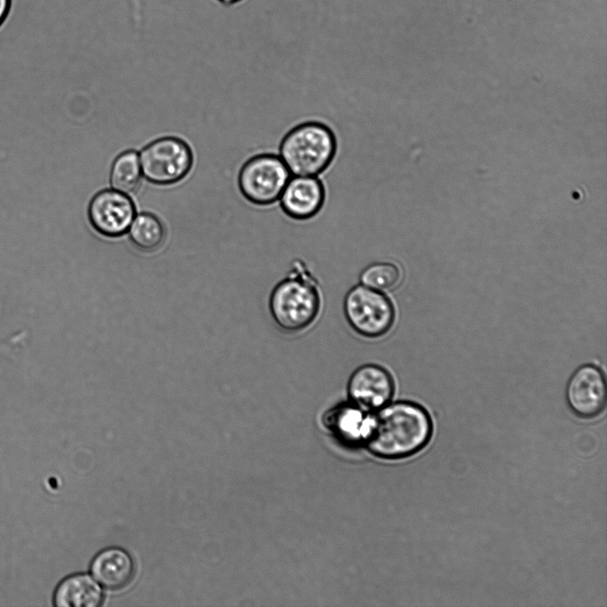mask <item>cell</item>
Wrapping results in <instances>:
<instances>
[{
	"label": "cell",
	"mask_w": 607,
	"mask_h": 607,
	"mask_svg": "<svg viewBox=\"0 0 607 607\" xmlns=\"http://www.w3.org/2000/svg\"><path fill=\"white\" fill-rule=\"evenodd\" d=\"M431 430L430 419L419 405L391 401L372 412L364 445L380 459H402L423 448L430 438Z\"/></svg>",
	"instance_id": "obj_1"
},
{
	"label": "cell",
	"mask_w": 607,
	"mask_h": 607,
	"mask_svg": "<svg viewBox=\"0 0 607 607\" xmlns=\"http://www.w3.org/2000/svg\"><path fill=\"white\" fill-rule=\"evenodd\" d=\"M268 309L276 326L288 334L300 333L316 322L322 294L317 279L302 260H295L288 275L274 286Z\"/></svg>",
	"instance_id": "obj_2"
},
{
	"label": "cell",
	"mask_w": 607,
	"mask_h": 607,
	"mask_svg": "<svg viewBox=\"0 0 607 607\" xmlns=\"http://www.w3.org/2000/svg\"><path fill=\"white\" fill-rule=\"evenodd\" d=\"M332 131L318 122L300 124L283 138L279 156L293 176H317L331 164L336 154Z\"/></svg>",
	"instance_id": "obj_3"
},
{
	"label": "cell",
	"mask_w": 607,
	"mask_h": 607,
	"mask_svg": "<svg viewBox=\"0 0 607 607\" xmlns=\"http://www.w3.org/2000/svg\"><path fill=\"white\" fill-rule=\"evenodd\" d=\"M343 313L350 328L369 339L386 336L395 321V308L387 293L361 284L346 293Z\"/></svg>",
	"instance_id": "obj_4"
},
{
	"label": "cell",
	"mask_w": 607,
	"mask_h": 607,
	"mask_svg": "<svg viewBox=\"0 0 607 607\" xmlns=\"http://www.w3.org/2000/svg\"><path fill=\"white\" fill-rule=\"evenodd\" d=\"M291 176L279 156L261 154L250 158L243 165L238 185L249 202L268 205L279 200Z\"/></svg>",
	"instance_id": "obj_5"
},
{
	"label": "cell",
	"mask_w": 607,
	"mask_h": 607,
	"mask_svg": "<svg viewBox=\"0 0 607 607\" xmlns=\"http://www.w3.org/2000/svg\"><path fill=\"white\" fill-rule=\"evenodd\" d=\"M144 177L153 184L170 185L182 180L190 171L193 155L180 139L164 137L147 145L140 155Z\"/></svg>",
	"instance_id": "obj_6"
},
{
	"label": "cell",
	"mask_w": 607,
	"mask_h": 607,
	"mask_svg": "<svg viewBox=\"0 0 607 607\" xmlns=\"http://www.w3.org/2000/svg\"><path fill=\"white\" fill-rule=\"evenodd\" d=\"M395 390L391 372L385 366L373 363L358 366L347 383L348 400L371 412L389 403Z\"/></svg>",
	"instance_id": "obj_7"
},
{
	"label": "cell",
	"mask_w": 607,
	"mask_h": 607,
	"mask_svg": "<svg viewBox=\"0 0 607 607\" xmlns=\"http://www.w3.org/2000/svg\"><path fill=\"white\" fill-rule=\"evenodd\" d=\"M135 217L132 201L124 193L105 189L97 193L88 206V219L100 235L117 237L125 234Z\"/></svg>",
	"instance_id": "obj_8"
},
{
	"label": "cell",
	"mask_w": 607,
	"mask_h": 607,
	"mask_svg": "<svg viewBox=\"0 0 607 607\" xmlns=\"http://www.w3.org/2000/svg\"><path fill=\"white\" fill-rule=\"evenodd\" d=\"M566 396L572 411L581 417L599 413L606 400V386L603 373L592 365L579 368L570 379Z\"/></svg>",
	"instance_id": "obj_9"
},
{
	"label": "cell",
	"mask_w": 607,
	"mask_h": 607,
	"mask_svg": "<svg viewBox=\"0 0 607 607\" xmlns=\"http://www.w3.org/2000/svg\"><path fill=\"white\" fill-rule=\"evenodd\" d=\"M372 412L349 400L329 408L323 415V425L339 442L347 445L364 444L371 424Z\"/></svg>",
	"instance_id": "obj_10"
},
{
	"label": "cell",
	"mask_w": 607,
	"mask_h": 607,
	"mask_svg": "<svg viewBox=\"0 0 607 607\" xmlns=\"http://www.w3.org/2000/svg\"><path fill=\"white\" fill-rule=\"evenodd\" d=\"M324 199V187L316 176H293L288 180L279 201L285 214L297 220H305L320 212Z\"/></svg>",
	"instance_id": "obj_11"
},
{
	"label": "cell",
	"mask_w": 607,
	"mask_h": 607,
	"mask_svg": "<svg viewBox=\"0 0 607 607\" xmlns=\"http://www.w3.org/2000/svg\"><path fill=\"white\" fill-rule=\"evenodd\" d=\"M92 577L109 591L126 588L136 574V564L132 555L120 547H108L98 552L90 564Z\"/></svg>",
	"instance_id": "obj_12"
},
{
	"label": "cell",
	"mask_w": 607,
	"mask_h": 607,
	"mask_svg": "<svg viewBox=\"0 0 607 607\" xmlns=\"http://www.w3.org/2000/svg\"><path fill=\"white\" fill-rule=\"evenodd\" d=\"M105 601L102 587L88 573L64 578L55 587L52 604L57 607H100Z\"/></svg>",
	"instance_id": "obj_13"
},
{
	"label": "cell",
	"mask_w": 607,
	"mask_h": 607,
	"mask_svg": "<svg viewBox=\"0 0 607 607\" xmlns=\"http://www.w3.org/2000/svg\"><path fill=\"white\" fill-rule=\"evenodd\" d=\"M141 179L140 156L135 151H125L116 158L110 172V183L115 190L132 194L140 188Z\"/></svg>",
	"instance_id": "obj_14"
},
{
	"label": "cell",
	"mask_w": 607,
	"mask_h": 607,
	"mask_svg": "<svg viewBox=\"0 0 607 607\" xmlns=\"http://www.w3.org/2000/svg\"><path fill=\"white\" fill-rule=\"evenodd\" d=\"M128 231L132 244L143 252L156 250L164 239V228L162 222L150 213H141L136 216Z\"/></svg>",
	"instance_id": "obj_15"
},
{
	"label": "cell",
	"mask_w": 607,
	"mask_h": 607,
	"mask_svg": "<svg viewBox=\"0 0 607 607\" xmlns=\"http://www.w3.org/2000/svg\"><path fill=\"white\" fill-rule=\"evenodd\" d=\"M401 280L399 266L391 261L371 263L359 275V284L385 293L395 290Z\"/></svg>",
	"instance_id": "obj_16"
},
{
	"label": "cell",
	"mask_w": 607,
	"mask_h": 607,
	"mask_svg": "<svg viewBox=\"0 0 607 607\" xmlns=\"http://www.w3.org/2000/svg\"><path fill=\"white\" fill-rule=\"evenodd\" d=\"M11 4L12 0H0V26L4 21L9 13Z\"/></svg>",
	"instance_id": "obj_17"
},
{
	"label": "cell",
	"mask_w": 607,
	"mask_h": 607,
	"mask_svg": "<svg viewBox=\"0 0 607 607\" xmlns=\"http://www.w3.org/2000/svg\"><path fill=\"white\" fill-rule=\"evenodd\" d=\"M216 1L219 2L220 4H223V5L231 6V5H235V4H239V3L243 2L244 0H216Z\"/></svg>",
	"instance_id": "obj_18"
}]
</instances>
